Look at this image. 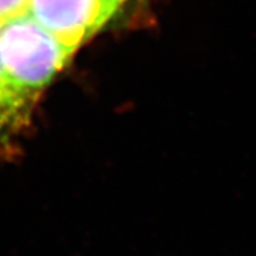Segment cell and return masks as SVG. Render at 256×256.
<instances>
[{
	"mask_svg": "<svg viewBox=\"0 0 256 256\" xmlns=\"http://www.w3.org/2000/svg\"><path fill=\"white\" fill-rule=\"evenodd\" d=\"M72 54L28 14L0 28V58L12 82L36 101Z\"/></svg>",
	"mask_w": 256,
	"mask_h": 256,
	"instance_id": "cell-1",
	"label": "cell"
},
{
	"mask_svg": "<svg viewBox=\"0 0 256 256\" xmlns=\"http://www.w3.org/2000/svg\"><path fill=\"white\" fill-rule=\"evenodd\" d=\"M116 12L106 0H30L28 14L73 54Z\"/></svg>",
	"mask_w": 256,
	"mask_h": 256,
	"instance_id": "cell-2",
	"label": "cell"
},
{
	"mask_svg": "<svg viewBox=\"0 0 256 256\" xmlns=\"http://www.w3.org/2000/svg\"><path fill=\"white\" fill-rule=\"evenodd\" d=\"M33 102L12 82L0 58V142L23 127Z\"/></svg>",
	"mask_w": 256,
	"mask_h": 256,
	"instance_id": "cell-3",
	"label": "cell"
},
{
	"mask_svg": "<svg viewBox=\"0 0 256 256\" xmlns=\"http://www.w3.org/2000/svg\"><path fill=\"white\" fill-rule=\"evenodd\" d=\"M30 0H0V28L28 13Z\"/></svg>",
	"mask_w": 256,
	"mask_h": 256,
	"instance_id": "cell-4",
	"label": "cell"
},
{
	"mask_svg": "<svg viewBox=\"0 0 256 256\" xmlns=\"http://www.w3.org/2000/svg\"><path fill=\"white\" fill-rule=\"evenodd\" d=\"M106 2H108V3H110L111 6H114L116 9L118 10L120 6H121V4H122V3H124L126 0H106Z\"/></svg>",
	"mask_w": 256,
	"mask_h": 256,
	"instance_id": "cell-5",
	"label": "cell"
}]
</instances>
